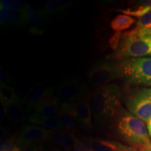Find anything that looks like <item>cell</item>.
<instances>
[{"label": "cell", "instance_id": "cell-27", "mask_svg": "<svg viewBox=\"0 0 151 151\" xmlns=\"http://www.w3.org/2000/svg\"><path fill=\"white\" fill-rule=\"evenodd\" d=\"M122 34L120 32H115L109 39V45L112 50H117L120 46Z\"/></svg>", "mask_w": 151, "mask_h": 151}, {"label": "cell", "instance_id": "cell-26", "mask_svg": "<svg viewBox=\"0 0 151 151\" xmlns=\"http://www.w3.org/2000/svg\"><path fill=\"white\" fill-rule=\"evenodd\" d=\"M16 139V135L8 136L4 138L3 141L1 142V147H0V151H11L13 148L15 146V141Z\"/></svg>", "mask_w": 151, "mask_h": 151}, {"label": "cell", "instance_id": "cell-8", "mask_svg": "<svg viewBox=\"0 0 151 151\" xmlns=\"http://www.w3.org/2000/svg\"><path fill=\"white\" fill-rule=\"evenodd\" d=\"M54 131L35 125L26 124L20 129L16 141L22 148L49 141Z\"/></svg>", "mask_w": 151, "mask_h": 151}, {"label": "cell", "instance_id": "cell-11", "mask_svg": "<svg viewBox=\"0 0 151 151\" xmlns=\"http://www.w3.org/2000/svg\"><path fill=\"white\" fill-rule=\"evenodd\" d=\"M26 24L30 25V32L33 35H41L43 30L41 27L46 23L48 14L43 9H39L30 6L29 4L24 9Z\"/></svg>", "mask_w": 151, "mask_h": 151}, {"label": "cell", "instance_id": "cell-21", "mask_svg": "<svg viewBox=\"0 0 151 151\" xmlns=\"http://www.w3.org/2000/svg\"><path fill=\"white\" fill-rule=\"evenodd\" d=\"M136 20L127 15H118L111 22V28L114 32H120L129 28Z\"/></svg>", "mask_w": 151, "mask_h": 151}, {"label": "cell", "instance_id": "cell-31", "mask_svg": "<svg viewBox=\"0 0 151 151\" xmlns=\"http://www.w3.org/2000/svg\"><path fill=\"white\" fill-rule=\"evenodd\" d=\"M22 148L21 146H20V145H18V143H15V146H14V148H13L12 150L11 151H22Z\"/></svg>", "mask_w": 151, "mask_h": 151}, {"label": "cell", "instance_id": "cell-23", "mask_svg": "<svg viewBox=\"0 0 151 151\" xmlns=\"http://www.w3.org/2000/svg\"><path fill=\"white\" fill-rule=\"evenodd\" d=\"M71 2L69 0H48L45 3L44 10L47 14H55L71 5Z\"/></svg>", "mask_w": 151, "mask_h": 151}, {"label": "cell", "instance_id": "cell-7", "mask_svg": "<svg viewBox=\"0 0 151 151\" xmlns=\"http://www.w3.org/2000/svg\"><path fill=\"white\" fill-rule=\"evenodd\" d=\"M88 90L84 82L76 76L66 77L57 87V97L64 102H76Z\"/></svg>", "mask_w": 151, "mask_h": 151}, {"label": "cell", "instance_id": "cell-19", "mask_svg": "<svg viewBox=\"0 0 151 151\" xmlns=\"http://www.w3.org/2000/svg\"><path fill=\"white\" fill-rule=\"evenodd\" d=\"M132 31L143 37L151 36V9L144 16L139 18L135 28Z\"/></svg>", "mask_w": 151, "mask_h": 151}, {"label": "cell", "instance_id": "cell-9", "mask_svg": "<svg viewBox=\"0 0 151 151\" xmlns=\"http://www.w3.org/2000/svg\"><path fill=\"white\" fill-rule=\"evenodd\" d=\"M77 102L78 124L86 130L92 129V94L86 90Z\"/></svg>", "mask_w": 151, "mask_h": 151}, {"label": "cell", "instance_id": "cell-4", "mask_svg": "<svg viewBox=\"0 0 151 151\" xmlns=\"http://www.w3.org/2000/svg\"><path fill=\"white\" fill-rule=\"evenodd\" d=\"M120 76L130 84L151 86V58H132L118 63Z\"/></svg>", "mask_w": 151, "mask_h": 151}, {"label": "cell", "instance_id": "cell-14", "mask_svg": "<svg viewBox=\"0 0 151 151\" xmlns=\"http://www.w3.org/2000/svg\"><path fill=\"white\" fill-rule=\"evenodd\" d=\"M77 137L71 131L61 130L54 132L50 140L51 142L59 148L66 150H73Z\"/></svg>", "mask_w": 151, "mask_h": 151}, {"label": "cell", "instance_id": "cell-5", "mask_svg": "<svg viewBox=\"0 0 151 151\" xmlns=\"http://www.w3.org/2000/svg\"><path fill=\"white\" fill-rule=\"evenodd\" d=\"M120 77L118 63L107 60L93 64L88 72V82L95 88L110 84L111 81Z\"/></svg>", "mask_w": 151, "mask_h": 151}, {"label": "cell", "instance_id": "cell-28", "mask_svg": "<svg viewBox=\"0 0 151 151\" xmlns=\"http://www.w3.org/2000/svg\"><path fill=\"white\" fill-rule=\"evenodd\" d=\"M73 151H94L85 140L77 138Z\"/></svg>", "mask_w": 151, "mask_h": 151}, {"label": "cell", "instance_id": "cell-1", "mask_svg": "<svg viewBox=\"0 0 151 151\" xmlns=\"http://www.w3.org/2000/svg\"><path fill=\"white\" fill-rule=\"evenodd\" d=\"M94 123L101 129H112L122 109L120 90L116 84L95 88L92 94Z\"/></svg>", "mask_w": 151, "mask_h": 151}, {"label": "cell", "instance_id": "cell-15", "mask_svg": "<svg viewBox=\"0 0 151 151\" xmlns=\"http://www.w3.org/2000/svg\"><path fill=\"white\" fill-rule=\"evenodd\" d=\"M0 22L5 26L14 27L26 24L24 9L22 11L0 9Z\"/></svg>", "mask_w": 151, "mask_h": 151}, {"label": "cell", "instance_id": "cell-13", "mask_svg": "<svg viewBox=\"0 0 151 151\" xmlns=\"http://www.w3.org/2000/svg\"><path fill=\"white\" fill-rule=\"evenodd\" d=\"M27 122L54 132L63 130L56 116H48L35 112L28 117Z\"/></svg>", "mask_w": 151, "mask_h": 151}, {"label": "cell", "instance_id": "cell-29", "mask_svg": "<svg viewBox=\"0 0 151 151\" xmlns=\"http://www.w3.org/2000/svg\"><path fill=\"white\" fill-rule=\"evenodd\" d=\"M22 151H45V148L42 144H37L24 148Z\"/></svg>", "mask_w": 151, "mask_h": 151}, {"label": "cell", "instance_id": "cell-32", "mask_svg": "<svg viewBox=\"0 0 151 151\" xmlns=\"http://www.w3.org/2000/svg\"><path fill=\"white\" fill-rule=\"evenodd\" d=\"M147 129H148L149 137H151V118L147 122Z\"/></svg>", "mask_w": 151, "mask_h": 151}, {"label": "cell", "instance_id": "cell-18", "mask_svg": "<svg viewBox=\"0 0 151 151\" xmlns=\"http://www.w3.org/2000/svg\"><path fill=\"white\" fill-rule=\"evenodd\" d=\"M55 89L52 87H41L33 92L26 104L25 109L27 112L34 110L35 107L43 100L54 96Z\"/></svg>", "mask_w": 151, "mask_h": 151}, {"label": "cell", "instance_id": "cell-22", "mask_svg": "<svg viewBox=\"0 0 151 151\" xmlns=\"http://www.w3.org/2000/svg\"><path fill=\"white\" fill-rule=\"evenodd\" d=\"M35 85L28 83H19L16 85V93L18 99L20 101L25 105L32 94L33 93V90L35 88Z\"/></svg>", "mask_w": 151, "mask_h": 151}, {"label": "cell", "instance_id": "cell-33", "mask_svg": "<svg viewBox=\"0 0 151 151\" xmlns=\"http://www.w3.org/2000/svg\"><path fill=\"white\" fill-rule=\"evenodd\" d=\"M59 151H60V150H59Z\"/></svg>", "mask_w": 151, "mask_h": 151}, {"label": "cell", "instance_id": "cell-20", "mask_svg": "<svg viewBox=\"0 0 151 151\" xmlns=\"http://www.w3.org/2000/svg\"><path fill=\"white\" fill-rule=\"evenodd\" d=\"M0 98L3 107L6 106L18 99L16 89L7 86L4 83H0Z\"/></svg>", "mask_w": 151, "mask_h": 151}, {"label": "cell", "instance_id": "cell-17", "mask_svg": "<svg viewBox=\"0 0 151 151\" xmlns=\"http://www.w3.org/2000/svg\"><path fill=\"white\" fill-rule=\"evenodd\" d=\"M60 100L57 96H52L46 99L43 100L40 103L38 104L34 109L35 112L46 115L48 116H57L59 112L60 106Z\"/></svg>", "mask_w": 151, "mask_h": 151}, {"label": "cell", "instance_id": "cell-3", "mask_svg": "<svg viewBox=\"0 0 151 151\" xmlns=\"http://www.w3.org/2000/svg\"><path fill=\"white\" fill-rule=\"evenodd\" d=\"M151 55V36L143 37L132 30L122 35L120 46L113 55L116 60H124Z\"/></svg>", "mask_w": 151, "mask_h": 151}, {"label": "cell", "instance_id": "cell-16", "mask_svg": "<svg viewBox=\"0 0 151 151\" xmlns=\"http://www.w3.org/2000/svg\"><path fill=\"white\" fill-rule=\"evenodd\" d=\"M25 108L20 99L4 107V113L9 121L15 124L22 123L25 120Z\"/></svg>", "mask_w": 151, "mask_h": 151}, {"label": "cell", "instance_id": "cell-25", "mask_svg": "<svg viewBox=\"0 0 151 151\" xmlns=\"http://www.w3.org/2000/svg\"><path fill=\"white\" fill-rule=\"evenodd\" d=\"M151 9V6H140L138 7L137 9H118V11L122 13L123 14L127 15V16H132L134 17H138V18H141V16H144L148 11Z\"/></svg>", "mask_w": 151, "mask_h": 151}, {"label": "cell", "instance_id": "cell-10", "mask_svg": "<svg viewBox=\"0 0 151 151\" xmlns=\"http://www.w3.org/2000/svg\"><path fill=\"white\" fill-rule=\"evenodd\" d=\"M56 116L62 129L71 132L74 129L78 124L76 101L62 103Z\"/></svg>", "mask_w": 151, "mask_h": 151}, {"label": "cell", "instance_id": "cell-24", "mask_svg": "<svg viewBox=\"0 0 151 151\" xmlns=\"http://www.w3.org/2000/svg\"><path fill=\"white\" fill-rule=\"evenodd\" d=\"M29 5L27 1L21 0H1L0 2V9L7 10L22 11Z\"/></svg>", "mask_w": 151, "mask_h": 151}, {"label": "cell", "instance_id": "cell-6", "mask_svg": "<svg viewBox=\"0 0 151 151\" xmlns=\"http://www.w3.org/2000/svg\"><path fill=\"white\" fill-rule=\"evenodd\" d=\"M126 106L129 113L147 123L151 118V88H141L130 94Z\"/></svg>", "mask_w": 151, "mask_h": 151}, {"label": "cell", "instance_id": "cell-30", "mask_svg": "<svg viewBox=\"0 0 151 151\" xmlns=\"http://www.w3.org/2000/svg\"><path fill=\"white\" fill-rule=\"evenodd\" d=\"M0 73H1V83H4L6 82H9V75L5 72L4 69H3L2 68H1V71H0Z\"/></svg>", "mask_w": 151, "mask_h": 151}, {"label": "cell", "instance_id": "cell-2", "mask_svg": "<svg viewBox=\"0 0 151 151\" xmlns=\"http://www.w3.org/2000/svg\"><path fill=\"white\" fill-rule=\"evenodd\" d=\"M112 129L129 146L139 151L151 150V141L144 122L131 113L122 109Z\"/></svg>", "mask_w": 151, "mask_h": 151}, {"label": "cell", "instance_id": "cell-12", "mask_svg": "<svg viewBox=\"0 0 151 151\" xmlns=\"http://www.w3.org/2000/svg\"><path fill=\"white\" fill-rule=\"evenodd\" d=\"M84 140L94 151H139L129 145L111 139L85 138Z\"/></svg>", "mask_w": 151, "mask_h": 151}]
</instances>
